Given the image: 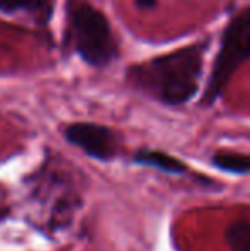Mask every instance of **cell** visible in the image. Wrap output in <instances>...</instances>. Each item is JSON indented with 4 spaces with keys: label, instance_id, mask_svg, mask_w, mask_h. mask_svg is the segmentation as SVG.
Listing matches in <instances>:
<instances>
[{
    "label": "cell",
    "instance_id": "cell-1",
    "mask_svg": "<svg viewBox=\"0 0 250 251\" xmlns=\"http://www.w3.org/2000/svg\"><path fill=\"white\" fill-rule=\"evenodd\" d=\"M207 41L136 63L127 70V80L136 89L170 106L184 104L199 89Z\"/></svg>",
    "mask_w": 250,
    "mask_h": 251
},
{
    "label": "cell",
    "instance_id": "cell-2",
    "mask_svg": "<svg viewBox=\"0 0 250 251\" xmlns=\"http://www.w3.org/2000/svg\"><path fill=\"white\" fill-rule=\"evenodd\" d=\"M67 38L91 67H107L118 56V43L110 23L87 0H67Z\"/></svg>",
    "mask_w": 250,
    "mask_h": 251
},
{
    "label": "cell",
    "instance_id": "cell-3",
    "mask_svg": "<svg viewBox=\"0 0 250 251\" xmlns=\"http://www.w3.org/2000/svg\"><path fill=\"white\" fill-rule=\"evenodd\" d=\"M250 60V9H244L228 21L221 45L211 70L209 82L202 96V104H213L226 89L233 74Z\"/></svg>",
    "mask_w": 250,
    "mask_h": 251
},
{
    "label": "cell",
    "instance_id": "cell-4",
    "mask_svg": "<svg viewBox=\"0 0 250 251\" xmlns=\"http://www.w3.org/2000/svg\"><path fill=\"white\" fill-rule=\"evenodd\" d=\"M65 139L83 149L89 157L108 161L117 152V139L113 132L96 123H72L65 128Z\"/></svg>",
    "mask_w": 250,
    "mask_h": 251
},
{
    "label": "cell",
    "instance_id": "cell-5",
    "mask_svg": "<svg viewBox=\"0 0 250 251\" xmlns=\"http://www.w3.org/2000/svg\"><path fill=\"white\" fill-rule=\"evenodd\" d=\"M0 12H26L45 24L54 14V0H0Z\"/></svg>",
    "mask_w": 250,
    "mask_h": 251
},
{
    "label": "cell",
    "instance_id": "cell-6",
    "mask_svg": "<svg viewBox=\"0 0 250 251\" xmlns=\"http://www.w3.org/2000/svg\"><path fill=\"white\" fill-rule=\"evenodd\" d=\"M136 162L142 166H149V168H156L163 173H170V175H182L185 173L187 166L177 157L167 154L161 151H140L136 154Z\"/></svg>",
    "mask_w": 250,
    "mask_h": 251
},
{
    "label": "cell",
    "instance_id": "cell-7",
    "mask_svg": "<svg viewBox=\"0 0 250 251\" xmlns=\"http://www.w3.org/2000/svg\"><path fill=\"white\" fill-rule=\"evenodd\" d=\"M213 164L218 169H223L235 175H249L250 173V155L245 154H216L213 157Z\"/></svg>",
    "mask_w": 250,
    "mask_h": 251
},
{
    "label": "cell",
    "instance_id": "cell-8",
    "mask_svg": "<svg viewBox=\"0 0 250 251\" xmlns=\"http://www.w3.org/2000/svg\"><path fill=\"white\" fill-rule=\"evenodd\" d=\"M226 243L230 245L231 251H250V222L237 221L228 226Z\"/></svg>",
    "mask_w": 250,
    "mask_h": 251
},
{
    "label": "cell",
    "instance_id": "cell-9",
    "mask_svg": "<svg viewBox=\"0 0 250 251\" xmlns=\"http://www.w3.org/2000/svg\"><path fill=\"white\" fill-rule=\"evenodd\" d=\"M158 0H136V5L139 7V9H153V7H156Z\"/></svg>",
    "mask_w": 250,
    "mask_h": 251
}]
</instances>
